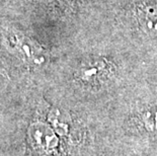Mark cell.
<instances>
[{
	"label": "cell",
	"instance_id": "6da1fadb",
	"mask_svg": "<svg viewBox=\"0 0 157 156\" xmlns=\"http://www.w3.org/2000/svg\"><path fill=\"white\" fill-rule=\"evenodd\" d=\"M115 75V66L105 57H91L83 61L75 72L79 83L87 87H101L108 84Z\"/></svg>",
	"mask_w": 157,
	"mask_h": 156
},
{
	"label": "cell",
	"instance_id": "7a4b0ae2",
	"mask_svg": "<svg viewBox=\"0 0 157 156\" xmlns=\"http://www.w3.org/2000/svg\"><path fill=\"white\" fill-rule=\"evenodd\" d=\"M29 138L36 151L49 154L58 145V138L52 128L44 123H35L29 127Z\"/></svg>",
	"mask_w": 157,
	"mask_h": 156
},
{
	"label": "cell",
	"instance_id": "3957f363",
	"mask_svg": "<svg viewBox=\"0 0 157 156\" xmlns=\"http://www.w3.org/2000/svg\"><path fill=\"white\" fill-rule=\"evenodd\" d=\"M15 43L18 54L25 63L33 66H40L45 63L46 53L36 41L25 36H16Z\"/></svg>",
	"mask_w": 157,
	"mask_h": 156
},
{
	"label": "cell",
	"instance_id": "277c9868",
	"mask_svg": "<svg viewBox=\"0 0 157 156\" xmlns=\"http://www.w3.org/2000/svg\"><path fill=\"white\" fill-rule=\"evenodd\" d=\"M137 19L141 31L147 36L157 38V6L147 5L137 11Z\"/></svg>",
	"mask_w": 157,
	"mask_h": 156
},
{
	"label": "cell",
	"instance_id": "5b68a950",
	"mask_svg": "<svg viewBox=\"0 0 157 156\" xmlns=\"http://www.w3.org/2000/svg\"><path fill=\"white\" fill-rule=\"evenodd\" d=\"M141 122L148 131L157 130V108H149L142 112Z\"/></svg>",
	"mask_w": 157,
	"mask_h": 156
},
{
	"label": "cell",
	"instance_id": "8992f818",
	"mask_svg": "<svg viewBox=\"0 0 157 156\" xmlns=\"http://www.w3.org/2000/svg\"><path fill=\"white\" fill-rule=\"evenodd\" d=\"M63 1H66V2H73V1H75V0H63Z\"/></svg>",
	"mask_w": 157,
	"mask_h": 156
}]
</instances>
